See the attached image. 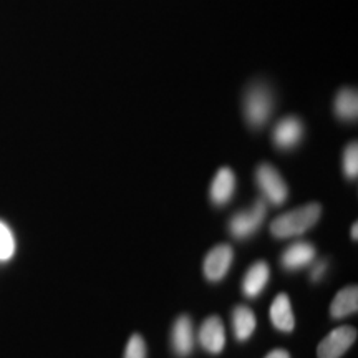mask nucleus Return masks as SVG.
Here are the masks:
<instances>
[{"mask_svg": "<svg viewBox=\"0 0 358 358\" xmlns=\"http://www.w3.org/2000/svg\"><path fill=\"white\" fill-rule=\"evenodd\" d=\"M267 214V204L264 199H259L248 211H241L234 214L229 221V232L236 239L243 241L248 239L252 234H256L259 227L262 226L264 219Z\"/></svg>", "mask_w": 358, "mask_h": 358, "instance_id": "obj_4", "label": "nucleus"}, {"mask_svg": "<svg viewBox=\"0 0 358 358\" xmlns=\"http://www.w3.org/2000/svg\"><path fill=\"white\" fill-rule=\"evenodd\" d=\"M355 338L357 330L353 327H338L322 340L319 348H317V355L319 358H340L353 345Z\"/></svg>", "mask_w": 358, "mask_h": 358, "instance_id": "obj_5", "label": "nucleus"}, {"mask_svg": "<svg viewBox=\"0 0 358 358\" xmlns=\"http://www.w3.org/2000/svg\"><path fill=\"white\" fill-rule=\"evenodd\" d=\"M232 259H234V250L229 244H219L213 250H209L203 264L206 279L211 282L222 280L229 272Z\"/></svg>", "mask_w": 358, "mask_h": 358, "instance_id": "obj_6", "label": "nucleus"}, {"mask_svg": "<svg viewBox=\"0 0 358 358\" xmlns=\"http://www.w3.org/2000/svg\"><path fill=\"white\" fill-rule=\"evenodd\" d=\"M268 313H271L272 325L277 330H280V332H292L295 327V317L287 294L277 295L274 302L271 303V312Z\"/></svg>", "mask_w": 358, "mask_h": 358, "instance_id": "obj_12", "label": "nucleus"}, {"mask_svg": "<svg viewBox=\"0 0 358 358\" xmlns=\"http://www.w3.org/2000/svg\"><path fill=\"white\" fill-rule=\"evenodd\" d=\"M236 189V174L231 171L229 168H222L216 173V176L213 179L211 191H209V196H211V201L216 206H222L229 203L232 196H234Z\"/></svg>", "mask_w": 358, "mask_h": 358, "instance_id": "obj_11", "label": "nucleus"}, {"mask_svg": "<svg viewBox=\"0 0 358 358\" xmlns=\"http://www.w3.org/2000/svg\"><path fill=\"white\" fill-rule=\"evenodd\" d=\"M325 271H327V262L325 261H319L317 264H313L312 271H310V279L313 282H319L322 277L325 275Z\"/></svg>", "mask_w": 358, "mask_h": 358, "instance_id": "obj_20", "label": "nucleus"}, {"mask_svg": "<svg viewBox=\"0 0 358 358\" xmlns=\"http://www.w3.org/2000/svg\"><path fill=\"white\" fill-rule=\"evenodd\" d=\"M15 252V241L6 222L0 221V261H8Z\"/></svg>", "mask_w": 358, "mask_h": 358, "instance_id": "obj_17", "label": "nucleus"}, {"mask_svg": "<svg viewBox=\"0 0 358 358\" xmlns=\"http://www.w3.org/2000/svg\"><path fill=\"white\" fill-rule=\"evenodd\" d=\"M232 329H234V335L239 342H244L248 340L250 335L256 330L257 320L254 312L250 310L249 307L245 306H237L234 310H232Z\"/></svg>", "mask_w": 358, "mask_h": 358, "instance_id": "obj_14", "label": "nucleus"}, {"mask_svg": "<svg viewBox=\"0 0 358 358\" xmlns=\"http://www.w3.org/2000/svg\"><path fill=\"white\" fill-rule=\"evenodd\" d=\"M266 358H290V355H289L287 350H282V348H275V350H272Z\"/></svg>", "mask_w": 358, "mask_h": 358, "instance_id": "obj_21", "label": "nucleus"}, {"mask_svg": "<svg viewBox=\"0 0 358 358\" xmlns=\"http://www.w3.org/2000/svg\"><path fill=\"white\" fill-rule=\"evenodd\" d=\"M358 226H357V222L355 224H353V226H352V237H353V239H358Z\"/></svg>", "mask_w": 358, "mask_h": 358, "instance_id": "obj_22", "label": "nucleus"}, {"mask_svg": "<svg viewBox=\"0 0 358 358\" xmlns=\"http://www.w3.org/2000/svg\"><path fill=\"white\" fill-rule=\"evenodd\" d=\"M124 358H146V343L140 334H134L129 338L127 350H124Z\"/></svg>", "mask_w": 358, "mask_h": 358, "instance_id": "obj_19", "label": "nucleus"}, {"mask_svg": "<svg viewBox=\"0 0 358 358\" xmlns=\"http://www.w3.org/2000/svg\"><path fill=\"white\" fill-rule=\"evenodd\" d=\"M335 113L338 118L352 122L358 115V98L355 90H342L335 98Z\"/></svg>", "mask_w": 358, "mask_h": 358, "instance_id": "obj_16", "label": "nucleus"}, {"mask_svg": "<svg viewBox=\"0 0 358 358\" xmlns=\"http://www.w3.org/2000/svg\"><path fill=\"white\" fill-rule=\"evenodd\" d=\"M274 108L271 92L264 85H254L244 96V115L250 127H262L267 123Z\"/></svg>", "mask_w": 358, "mask_h": 358, "instance_id": "obj_2", "label": "nucleus"}, {"mask_svg": "<svg viewBox=\"0 0 358 358\" xmlns=\"http://www.w3.org/2000/svg\"><path fill=\"white\" fill-rule=\"evenodd\" d=\"M268 279H271V268L266 262L252 264L243 279V292L250 299L257 297L266 289Z\"/></svg>", "mask_w": 358, "mask_h": 358, "instance_id": "obj_13", "label": "nucleus"}, {"mask_svg": "<svg viewBox=\"0 0 358 358\" xmlns=\"http://www.w3.org/2000/svg\"><path fill=\"white\" fill-rule=\"evenodd\" d=\"M322 216V206L319 203H308L302 208L294 209L275 217L271 224V234L277 239H290L307 232L313 227Z\"/></svg>", "mask_w": 358, "mask_h": 358, "instance_id": "obj_1", "label": "nucleus"}, {"mask_svg": "<svg viewBox=\"0 0 358 358\" xmlns=\"http://www.w3.org/2000/svg\"><path fill=\"white\" fill-rule=\"evenodd\" d=\"M199 343L206 352L221 353L226 345V332L222 320L219 317H209L203 322L199 329Z\"/></svg>", "mask_w": 358, "mask_h": 358, "instance_id": "obj_8", "label": "nucleus"}, {"mask_svg": "<svg viewBox=\"0 0 358 358\" xmlns=\"http://www.w3.org/2000/svg\"><path fill=\"white\" fill-rule=\"evenodd\" d=\"M313 259H315V248L306 241H299L284 250L280 262L287 271H299L310 266Z\"/></svg>", "mask_w": 358, "mask_h": 358, "instance_id": "obj_10", "label": "nucleus"}, {"mask_svg": "<svg viewBox=\"0 0 358 358\" xmlns=\"http://www.w3.org/2000/svg\"><path fill=\"white\" fill-rule=\"evenodd\" d=\"M256 185L261 189L266 203L280 206L285 203L289 196V189L280 173L268 163L259 164L256 169Z\"/></svg>", "mask_w": 358, "mask_h": 358, "instance_id": "obj_3", "label": "nucleus"}, {"mask_svg": "<svg viewBox=\"0 0 358 358\" xmlns=\"http://www.w3.org/2000/svg\"><path fill=\"white\" fill-rule=\"evenodd\" d=\"M171 345L178 357L186 358L191 355L192 347H194V325L189 317L181 315L174 322L171 330Z\"/></svg>", "mask_w": 358, "mask_h": 358, "instance_id": "obj_7", "label": "nucleus"}, {"mask_svg": "<svg viewBox=\"0 0 358 358\" xmlns=\"http://www.w3.org/2000/svg\"><path fill=\"white\" fill-rule=\"evenodd\" d=\"M343 171L348 179H355L358 174V146L357 143L347 146L343 153Z\"/></svg>", "mask_w": 358, "mask_h": 358, "instance_id": "obj_18", "label": "nucleus"}, {"mask_svg": "<svg viewBox=\"0 0 358 358\" xmlns=\"http://www.w3.org/2000/svg\"><path fill=\"white\" fill-rule=\"evenodd\" d=\"M302 134V122L290 116V118H285L277 123L274 133H272V141H274V145L277 148H280V150H292V148H295L301 143Z\"/></svg>", "mask_w": 358, "mask_h": 358, "instance_id": "obj_9", "label": "nucleus"}, {"mask_svg": "<svg viewBox=\"0 0 358 358\" xmlns=\"http://www.w3.org/2000/svg\"><path fill=\"white\" fill-rule=\"evenodd\" d=\"M358 308V289L357 285L345 287L335 295L332 306H330V313L334 319H345V317L355 313Z\"/></svg>", "mask_w": 358, "mask_h": 358, "instance_id": "obj_15", "label": "nucleus"}]
</instances>
